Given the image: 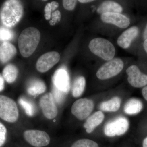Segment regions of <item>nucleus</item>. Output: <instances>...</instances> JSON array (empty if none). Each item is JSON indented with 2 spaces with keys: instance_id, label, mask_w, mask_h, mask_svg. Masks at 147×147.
Instances as JSON below:
<instances>
[{
  "instance_id": "nucleus-1",
  "label": "nucleus",
  "mask_w": 147,
  "mask_h": 147,
  "mask_svg": "<svg viewBox=\"0 0 147 147\" xmlns=\"http://www.w3.org/2000/svg\"><path fill=\"white\" fill-rule=\"evenodd\" d=\"M40 38V32L36 28L30 27L24 30L18 39V47L22 56L28 57L33 54Z\"/></svg>"
},
{
  "instance_id": "nucleus-2",
  "label": "nucleus",
  "mask_w": 147,
  "mask_h": 147,
  "mask_svg": "<svg viewBox=\"0 0 147 147\" xmlns=\"http://www.w3.org/2000/svg\"><path fill=\"white\" fill-rule=\"evenodd\" d=\"M24 9L20 1L9 0L4 3L0 10V19L5 26H14L21 20Z\"/></svg>"
},
{
  "instance_id": "nucleus-3",
  "label": "nucleus",
  "mask_w": 147,
  "mask_h": 147,
  "mask_svg": "<svg viewBox=\"0 0 147 147\" xmlns=\"http://www.w3.org/2000/svg\"><path fill=\"white\" fill-rule=\"evenodd\" d=\"M89 48L92 53L105 61H110L114 58L115 48L108 40L96 38L91 40Z\"/></svg>"
},
{
  "instance_id": "nucleus-4",
  "label": "nucleus",
  "mask_w": 147,
  "mask_h": 147,
  "mask_svg": "<svg viewBox=\"0 0 147 147\" xmlns=\"http://www.w3.org/2000/svg\"><path fill=\"white\" fill-rule=\"evenodd\" d=\"M19 113L15 101L10 98L0 95V118L9 123L17 120Z\"/></svg>"
},
{
  "instance_id": "nucleus-5",
  "label": "nucleus",
  "mask_w": 147,
  "mask_h": 147,
  "mask_svg": "<svg viewBox=\"0 0 147 147\" xmlns=\"http://www.w3.org/2000/svg\"><path fill=\"white\" fill-rule=\"evenodd\" d=\"M123 61L120 58H113L103 65L96 72L97 78L105 80L118 74L123 69Z\"/></svg>"
},
{
  "instance_id": "nucleus-6",
  "label": "nucleus",
  "mask_w": 147,
  "mask_h": 147,
  "mask_svg": "<svg viewBox=\"0 0 147 147\" xmlns=\"http://www.w3.org/2000/svg\"><path fill=\"white\" fill-rule=\"evenodd\" d=\"M129 126V123L126 118L118 117L106 124L104 127V133L109 137L120 136L127 131Z\"/></svg>"
},
{
  "instance_id": "nucleus-7",
  "label": "nucleus",
  "mask_w": 147,
  "mask_h": 147,
  "mask_svg": "<svg viewBox=\"0 0 147 147\" xmlns=\"http://www.w3.org/2000/svg\"><path fill=\"white\" fill-rule=\"evenodd\" d=\"M24 136L26 141L34 147H45L50 143L49 135L47 132L41 130H26L24 132Z\"/></svg>"
},
{
  "instance_id": "nucleus-8",
  "label": "nucleus",
  "mask_w": 147,
  "mask_h": 147,
  "mask_svg": "<svg viewBox=\"0 0 147 147\" xmlns=\"http://www.w3.org/2000/svg\"><path fill=\"white\" fill-rule=\"evenodd\" d=\"M94 108L92 100L86 98H81L73 103L71 112L77 119L82 120L88 117Z\"/></svg>"
},
{
  "instance_id": "nucleus-9",
  "label": "nucleus",
  "mask_w": 147,
  "mask_h": 147,
  "mask_svg": "<svg viewBox=\"0 0 147 147\" xmlns=\"http://www.w3.org/2000/svg\"><path fill=\"white\" fill-rule=\"evenodd\" d=\"M39 103L45 117L52 119L57 117V108L52 93H48L44 95L40 98Z\"/></svg>"
},
{
  "instance_id": "nucleus-10",
  "label": "nucleus",
  "mask_w": 147,
  "mask_h": 147,
  "mask_svg": "<svg viewBox=\"0 0 147 147\" xmlns=\"http://www.w3.org/2000/svg\"><path fill=\"white\" fill-rule=\"evenodd\" d=\"M60 59V55L57 52H50L42 55L38 60L36 67L38 71L44 73L50 70Z\"/></svg>"
},
{
  "instance_id": "nucleus-11",
  "label": "nucleus",
  "mask_w": 147,
  "mask_h": 147,
  "mask_svg": "<svg viewBox=\"0 0 147 147\" xmlns=\"http://www.w3.org/2000/svg\"><path fill=\"white\" fill-rule=\"evenodd\" d=\"M127 81L132 87L140 88L147 85V75L142 73L137 66L132 65L127 69Z\"/></svg>"
},
{
  "instance_id": "nucleus-12",
  "label": "nucleus",
  "mask_w": 147,
  "mask_h": 147,
  "mask_svg": "<svg viewBox=\"0 0 147 147\" xmlns=\"http://www.w3.org/2000/svg\"><path fill=\"white\" fill-rule=\"evenodd\" d=\"M100 18L104 23L113 24L121 28H127L130 23L129 18L121 13H103L101 14Z\"/></svg>"
},
{
  "instance_id": "nucleus-13",
  "label": "nucleus",
  "mask_w": 147,
  "mask_h": 147,
  "mask_svg": "<svg viewBox=\"0 0 147 147\" xmlns=\"http://www.w3.org/2000/svg\"><path fill=\"white\" fill-rule=\"evenodd\" d=\"M53 81L54 86L58 89L67 94L70 89L69 76L67 71L63 69H59L55 71Z\"/></svg>"
},
{
  "instance_id": "nucleus-14",
  "label": "nucleus",
  "mask_w": 147,
  "mask_h": 147,
  "mask_svg": "<svg viewBox=\"0 0 147 147\" xmlns=\"http://www.w3.org/2000/svg\"><path fill=\"white\" fill-rule=\"evenodd\" d=\"M138 27L132 26L123 32L119 37L117 41L118 45L123 49H127L131 45V42L139 34Z\"/></svg>"
},
{
  "instance_id": "nucleus-15",
  "label": "nucleus",
  "mask_w": 147,
  "mask_h": 147,
  "mask_svg": "<svg viewBox=\"0 0 147 147\" xmlns=\"http://www.w3.org/2000/svg\"><path fill=\"white\" fill-rule=\"evenodd\" d=\"M104 119V115L101 111L94 113L88 118L84 123V127L87 133H92L96 127L101 123Z\"/></svg>"
},
{
  "instance_id": "nucleus-16",
  "label": "nucleus",
  "mask_w": 147,
  "mask_h": 147,
  "mask_svg": "<svg viewBox=\"0 0 147 147\" xmlns=\"http://www.w3.org/2000/svg\"><path fill=\"white\" fill-rule=\"evenodd\" d=\"M16 49L10 42H4L0 46V61L5 63L16 55Z\"/></svg>"
},
{
  "instance_id": "nucleus-17",
  "label": "nucleus",
  "mask_w": 147,
  "mask_h": 147,
  "mask_svg": "<svg viewBox=\"0 0 147 147\" xmlns=\"http://www.w3.org/2000/svg\"><path fill=\"white\" fill-rule=\"evenodd\" d=\"M123 10L121 6L113 1H105L102 2L97 9V12L102 14L107 13H121Z\"/></svg>"
},
{
  "instance_id": "nucleus-18",
  "label": "nucleus",
  "mask_w": 147,
  "mask_h": 147,
  "mask_svg": "<svg viewBox=\"0 0 147 147\" xmlns=\"http://www.w3.org/2000/svg\"><path fill=\"white\" fill-rule=\"evenodd\" d=\"M143 108V103L141 100L132 98L126 102L124 107V111L127 115H135L140 113Z\"/></svg>"
},
{
  "instance_id": "nucleus-19",
  "label": "nucleus",
  "mask_w": 147,
  "mask_h": 147,
  "mask_svg": "<svg viewBox=\"0 0 147 147\" xmlns=\"http://www.w3.org/2000/svg\"><path fill=\"white\" fill-rule=\"evenodd\" d=\"M46 89L45 83L39 79L32 80L29 84L27 92L32 96H37L43 93Z\"/></svg>"
},
{
  "instance_id": "nucleus-20",
  "label": "nucleus",
  "mask_w": 147,
  "mask_h": 147,
  "mask_svg": "<svg viewBox=\"0 0 147 147\" xmlns=\"http://www.w3.org/2000/svg\"><path fill=\"white\" fill-rule=\"evenodd\" d=\"M121 103L120 98L116 96L108 101L101 102L99 105V109L105 112H116L120 108Z\"/></svg>"
},
{
  "instance_id": "nucleus-21",
  "label": "nucleus",
  "mask_w": 147,
  "mask_h": 147,
  "mask_svg": "<svg viewBox=\"0 0 147 147\" xmlns=\"http://www.w3.org/2000/svg\"><path fill=\"white\" fill-rule=\"evenodd\" d=\"M18 73V69L15 66L12 64L8 65L3 70V77L7 83L11 84L16 80Z\"/></svg>"
},
{
  "instance_id": "nucleus-22",
  "label": "nucleus",
  "mask_w": 147,
  "mask_h": 147,
  "mask_svg": "<svg viewBox=\"0 0 147 147\" xmlns=\"http://www.w3.org/2000/svg\"><path fill=\"white\" fill-rule=\"evenodd\" d=\"M86 84V79L84 76H79L75 79L72 88V94L74 97H79L83 94Z\"/></svg>"
},
{
  "instance_id": "nucleus-23",
  "label": "nucleus",
  "mask_w": 147,
  "mask_h": 147,
  "mask_svg": "<svg viewBox=\"0 0 147 147\" xmlns=\"http://www.w3.org/2000/svg\"><path fill=\"white\" fill-rule=\"evenodd\" d=\"M18 102L24 108L27 115L30 117L34 115L35 114L36 108L32 102L24 98H21L18 100Z\"/></svg>"
},
{
  "instance_id": "nucleus-24",
  "label": "nucleus",
  "mask_w": 147,
  "mask_h": 147,
  "mask_svg": "<svg viewBox=\"0 0 147 147\" xmlns=\"http://www.w3.org/2000/svg\"><path fill=\"white\" fill-rule=\"evenodd\" d=\"M71 147H99L96 142L89 139H81L77 140Z\"/></svg>"
},
{
  "instance_id": "nucleus-25",
  "label": "nucleus",
  "mask_w": 147,
  "mask_h": 147,
  "mask_svg": "<svg viewBox=\"0 0 147 147\" xmlns=\"http://www.w3.org/2000/svg\"><path fill=\"white\" fill-rule=\"evenodd\" d=\"M13 33L12 31L11 30L7 28L1 27L0 28V40L3 41L4 42H7V41L10 40L13 38Z\"/></svg>"
},
{
  "instance_id": "nucleus-26",
  "label": "nucleus",
  "mask_w": 147,
  "mask_h": 147,
  "mask_svg": "<svg viewBox=\"0 0 147 147\" xmlns=\"http://www.w3.org/2000/svg\"><path fill=\"white\" fill-rule=\"evenodd\" d=\"M59 6V3L55 1L48 3L46 5L45 8V17L46 20H48L50 19L52 15V11H54L58 8Z\"/></svg>"
},
{
  "instance_id": "nucleus-27",
  "label": "nucleus",
  "mask_w": 147,
  "mask_h": 147,
  "mask_svg": "<svg viewBox=\"0 0 147 147\" xmlns=\"http://www.w3.org/2000/svg\"><path fill=\"white\" fill-rule=\"evenodd\" d=\"M52 94L55 102L59 104H61L63 102L65 98V94H66L64 92L58 89L57 88L54 86L53 88V93Z\"/></svg>"
},
{
  "instance_id": "nucleus-28",
  "label": "nucleus",
  "mask_w": 147,
  "mask_h": 147,
  "mask_svg": "<svg viewBox=\"0 0 147 147\" xmlns=\"http://www.w3.org/2000/svg\"><path fill=\"white\" fill-rule=\"evenodd\" d=\"M7 129L5 126L0 122V147L5 143L6 139Z\"/></svg>"
},
{
  "instance_id": "nucleus-29",
  "label": "nucleus",
  "mask_w": 147,
  "mask_h": 147,
  "mask_svg": "<svg viewBox=\"0 0 147 147\" xmlns=\"http://www.w3.org/2000/svg\"><path fill=\"white\" fill-rule=\"evenodd\" d=\"M77 1L74 0H64L63 1V4L64 8L67 10H73L76 6Z\"/></svg>"
},
{
  "instance_id": "nucleus-30",
  "label": "nucleus",
  "mask_w": 147,
  "mask_h": 147,
  "mask_svg": "<svg viewBox=\"0 0 147 147\" xmlns=\"http://www.w3.org/2000/svg\"><path fill=\"white\" fill-rule=\"evenodd\" d=\"M52 20L50 21V24L52 26L55 25L58 22H59L61 20V14L59 11L57 10L52 13Z\"/></svg>"
},
{
  "instance_id": "nucleus-31",
  "label": "nucleus",
  "mask_w": 147,
  "mask_h": 147,
  "mask_svg": "<svg viewBox=\"0 0 147 147\" xmlns=\"http://www.w3.org/2000/svg\"><path fill=\"white\" fill-rule=\"evenodd\" d=\"M142 94L145 100L147 101V86L143 88L142 90Z\"/></svg>"
},
{
  "instance_id": "nucleus-32",
  "label": "nucleus",
  "mask_w": 147,
  "mask_h": 147,
  "mask_svg": "<svg viewBox=\"0 0 147 147\" xmlns=\"http://www.w3.org/2000/svg\"><path fill=\"white\" fill-rule=\"evenodd\" d=\"M4 88V81L2 76L0 75V92L2 91Z\"/></svg>"
},
{
  "instance_id": "nucleus-33",
  "label": "nucleus",
  "mask_w": 147,
  "mask_h": 147,
  "mask_svg": "<svg viewBox=\"0 0 147 147\" xmlns=\"http://www.w3.org/2000/svg\"><path fill=\"white\" fill-rule=\"evenodd\" d=\"M143 39L145 40H147V24L145 27L144 30V33H143Z\"/></svg>"
},
{
  "instance_id": "nucleus-34",
  "label": "nucleus",
  "mask_w": 147,
  "mask_h": 147,
  "mask_svg": "<svg viewBox=\"0 0 147 147\" xmlns=\"http://www.w3.org/2000/svg\"><path fill=\"white\" fill-rule=\"evenodd\" d=\"M143 147H147V137L143 140Z\"/></svg>"
},
{
  "instance_id": "nucleus-35",
  "label": "nucleus",
  "mask_w": 147,
  "mask_h": 147,
  "mask_svg": "<svg viewBox=\"0 0 147 147\" xmlns=\"http://www.w3.org/2000/svg\"><path fill=\"white\" fill-rule=\"evenodd\" d=\"M94 1L92 0H79V2L81 3H88L92 2Z\"/></svg>"
},
{
  "instance_id": "nucleus-36",
  "label": "nucleus",
  "mask_w": 147,
  "mask_h": 147,
  "mask_svg": "<svg viewBox=\"0 0 147 147\" xmlns=\"http://www.w3.org/2000/svg\"><path fill=\"white\" fill-rule=\"evenodd\" d=\"M144 47L145 51L147 53V40H144Z\"/></svg>"
}]
</instances>
